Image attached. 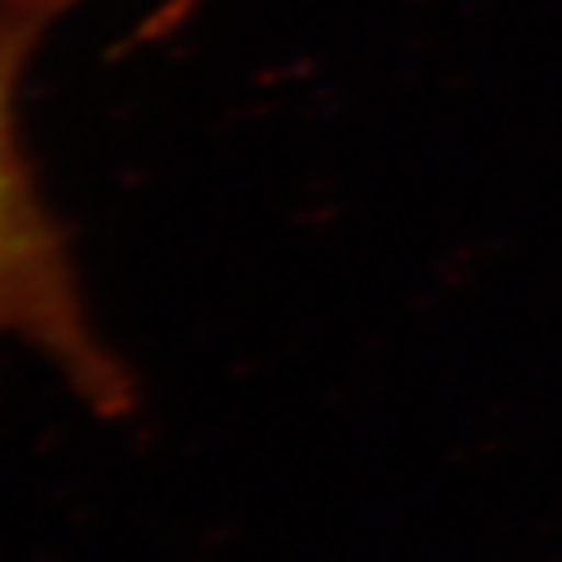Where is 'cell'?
<instances>
[{
  "mask_svg": "<svg viewBox=\"0 0 562 562\" xmlns=\"http://www.w3.org/2000/svg\"><path fill=\"white\" fill-rule=\"evenodd\" d=\"M86 0H0V346L42 356L95 417H126L136 383L89 312L75 248L21 133V89L48 34Z\"/></svg>",
  "mask_w": 562,
  "mask_h": 562,
  "instance_id": "cell-1",
  "label": "cell"
}]
</instances>
